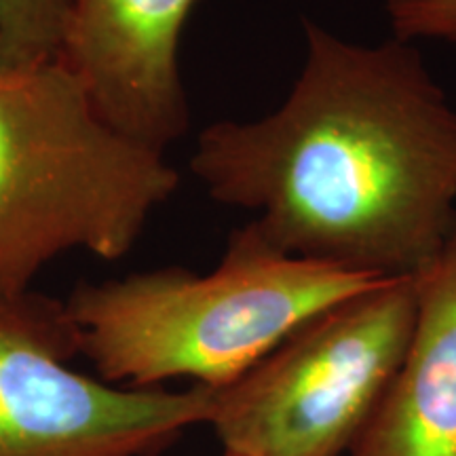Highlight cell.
I'll use <instances>...</instances> for the list:
<instances>
[{
  "instance_id": "6da1fadb",
  "label": "cell",
  "mask_w": 456,
  "mask_h": 456,
  "mask_svg": "<svg viewBox=\"0 0 456 456\" xmlns=\"http://www.w3.org/2000/svg\"><path fill=\"white\" fill-rule=\"evenodd\" d=\"M302 34L281 104L208 125L191 171L279 252L419 279L456 224V108L412 43L351 41L309 17Z\"/></svg>"
},
{
  "instance_id": "7a4b0ae2",
  "label": "cell",
  "mask_w": 456,
  "mask_h": 456,
  "mask_svg": "<svg viewBox=\"0 0 456 456\" xmlns=\"http://www.w3.org/2000/svg\"><path fill=\"white\" fill-rule=\"evenodd\" d=\"M380 281L279 252L245 224L205 275L165 266L81 283L66 309L106 383L155 389L191 379L220 389L317 313Z\"/></svg>"
},
{
  "instance_id": "3957f363",
  "label": "cell",
  "mask_w": 456,
  "mask_h": 456,
  "mask_svg": "<svg viewBox=\"0 0 456 456\" xmlns=\"http://www.w3.org/2000/svg\"><path fill=\"white\" fill-rule=\"evenodd\" d=\"M165 152L108 121L61 57L0 64V292L68 252L118 260L174 197Z\"/></svg>"
},
{
  "instance_id": "277c9868",
  "label": "cell",
  "mask_w": 456,
  "mask_h": 456,
  "mask_svg": "<svg viewBox=\"0 0 456 456\" xmlns=\"http://www.w3.org/2000/svg\"><path fill=\"white\" fill-rule=\"evenodd\" d=\"M416 279L380 281L317 313L235 383L209 425L235 456L353 452L406 357Z\"/></svg>"
},
{
  "instance_id": "5b68a950",
  "label": "cell",
  "mask_w": 456,
  "mask_h": 456,
  "mask_svg": "<svg viewBox=\"0 0 456 456\" xmlns=\"http://www.w3.org/2000/svg\"><path fill=\"white\" fill-rule=\"evenodd\" d=\"M66 300L0 292V456H157L209 423L216 389H129L77 372Z\"/></svg>"
},
{
  "instance_id": "8992f818",
  "label": "cell",
  "mask_w": 456,
  "mask_h": 456,
  "mask_svg": "<svg viewBox=\"0 0 456 456\" xmlns=\"http://www.w3.org/2000/svg\"><path fill=\"white\" fill-rule=\"evenodd\" d=\"M199 0H70L60 57L123 134L165 152L191 125L182 32Z\"/></svg>"
},
{
  "instance_id": "52a82bcc",
  "label": "cell",
  "mask_w": 456,
  "mask_h": 456,
  "mask_svg": "<svg viewBox=\"0 0 456 456\" xmlns=\"http://www.w3.org/2000/svg\"><path fill=\"white\" fill-rule=\"evenodd\" d=\"M351 456H456V224L416 279L406 357Z\"/></svg>"
},
{
  "instance_id": "ba28073f",
  "label": "cell",
  "mask_w": 456,
  "mask_h": 456,
  "mask_svg": "<svg viewBox=\"0 0 456 456\" xmlns=\"http://www.w3.org/2000/svg\"><path fill=\"white\" fill-rule=\"evenodd\" d=\"M70 0H0V64L60 57Z\"/></svg>"
},
{
  "instance_id": "9c48e42d",
  "label": "cell",
  "mask_w": 456,
  "mask_h": 456,
  "mask_svg": "<svg viewBox=\"0 0 456 456\" xmlns=\"http://www.w3.org/2000/svg\"><path fill=\"white\" fill-rule=\"evenodd\" d=\"M393 37L419 45L444 43L456 49V0H379Z\"/></svg>"
},
{
  "instance_id": "30bf717a",
  "label": "cell",
  "mask_w": 456,
  "mask_h": 456,
  "mask_svg": "<svg viewBox=\"0 0 456 456\" xmlns=\"http://www.w3.org/2000/svg\"><path fill=\"white\" fill-rule=\"evenodd\" d=\"M222 456H235V454H228V452H224V454H222Z\"/></svg>"
}]
</instances>
